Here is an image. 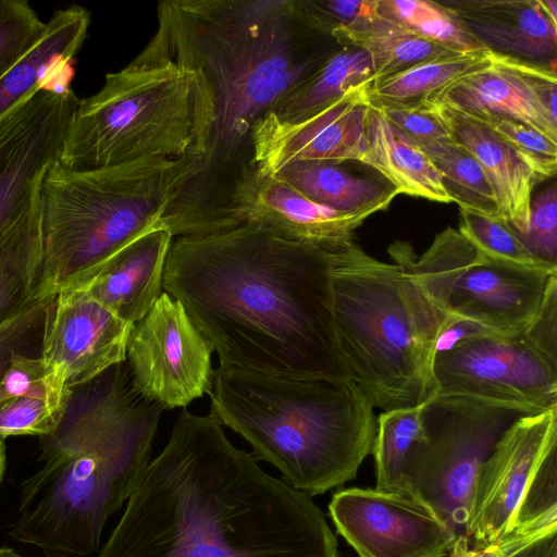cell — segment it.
Listing matches in <instances>:
<instances>
[{"label":"cell","instance_id":"obj_18","mask_svg":"<svg viewBox=\"0 0 557 557\" xmlns=\"http://www.w3.org/2000/svg\"><path fill=\"white\" fill-rule=\"evenodd\" d=\"M132 327L85 284H69L54 295L41 358L60 366L73 389L126 360Z\"/></svg>","mask_w":557,"mask_h":557},{"label":"cell","instance_id":"obj_39","mask_svg":"<svg viewBox=\"0 0 557 557\" xmlns=\"http://www.w3.org/2000/svg\"><path fill=\"white\" fill-rule=\"evenodd\" d=\"M517 235L534 256L557 267L556 184H552L532 200L529 230L525 234Z\"/></svg>","mask_w":557,"mask_h":557},{"label":"cell","instance_id":"obj_35","mask_svg":"<svg viewBox=\"0 0 557 557\" xmlns=\"http://www.w3.org/2000/svg\"><path fill=\"white\" fill-rule=\"evenodd\" d=\"M458 231L484 260L523 269L557 272V267L534 256L512 227L500 218L460 209Z\"/></svg>","mask_w":557,"mask_h":557},{"label":"cell","instance_id":"obj_44","mask_svg":"<svg viewBox=\"0 0 557 557\" xmlns=\"http://www.w3.org/2000/svg\"><path fill=\"white\" fill-rule=\"evenodd\" d=\"M505 557H557V530L505 553Z\"/></svg>","mask_w":557,"mask_h":557},{"label":"cell","instance_id":"obj_49","mask_svg":"<svg viewBox=\"0 0 557 557\" xmlns=\"http://www.w3.org/2000/svg\"><path fill=\"white\" fill-rule=\"evenodd\" d=\"M9 397L7 391L4 389L3 385L0 387V403Z\"/></svg>","mask_w":557,"mask_h":557},{"label":"cell","instance_id":"obj_22","mask_svg":"<svg viewBox=\"0 0 557 557\" xmlns=\"http://www.w3.org/2000/svg\"><path fill=\"white\" fill-rule=\"evenodd\" d=\"M429 107L450 136L466 147L485 171L495 190L500 216L512 230H529L532 191L540 183L521 156L483 123L466 116L438 101Z\"/></svg>","mask_w":557,"mask_h":557},{"label":"cell","instance_id":"obj_30","mask_svg":"<svg viewBox=\"0 0 557 557\" xmlns=\"http://www.w3.org/2000/svg\"><path fill=\"white\" fill-rule=\"evenodd\" d=\"M425 404L383 411L379 416L373 449L376 491L418 500L412 463L417 445L428 436L423 421Z\"/></svg>","mask_w":557,"mask_h":557},{"label":"cell","instance_id":"obj_46","mask_svg":"<svg viewBox=\"0 0 557 557\" xmlns=\"http://www.w3.org/2000/svg\"><path fill=\"white\" fill-rule=\"evenodd\" d=\"M7 466L5 438L0 436V487Z\"/></svg>","mask_w":557,"mask_h":557},{"label":"cell","instance_id":"obj_5","mask_svg":"<svg viewBox=\"0 0 557 557\" xmlns=\"http://www.w3.org/2000/svg\"><path fill=\"white\" fill-rule=\"evenodd\" d=\"M207 394L210 413L308 496L352 480L373 454L374 407L351 380L288 379L219 366Z\"/></svg>","mask_w":557,"mask_h":557},{"label":"cell","instance_id":"obj_21","mask_svg":"<svg viewBox=\"0 0 557 557\" xmlns=\"http://www.w3.org/2000/svg\"><path fill=\"white\" fill-rule=\"evenodd\" d=\"M90 22L89 10L76 3L52 13L35 44L0 77V123L36 91L71 86L72 62Z\"/></svg>","mask_w":557,"mask_h":557},{"label":"cell","instance_id":"obj_3","mask_svg":"<svg viewBox=\"0 0 557 557\" xmlns=\"http://www.w3.org/2000/svg\"><path fill=\"white\" fill-rule=\"evenodd\" d=\"M163 290L181 301L220 366L350 380L334 325L330 250L253 224L176 237Z\"/></svg>","mask_w":557,"mask_h":557},{"label":"cell","instance_id":"obj_19","mask_svg":"<svg viewBox=\"0 0 557 557\" xmlns=\"http://www.w3.org/2000/svg\"><path fill=\"white\" fill-rule=\"evenodd\" d=\"M362 222L313 202L280 177L255 169L232 193L223 231L253 224L285 239L332 250L354 237Z\"/></svg>","mask_w":557,"mask_h":557},{"label":"cell","instance_id":"obj_12","mask_svg":"<svg viewBox=\"0 0 557 557\" xmlns=\"http://www.w3.org/2000/svg\"><path fill=\"white\" fill-rule=\"evenodd\" d=\"M212 352L181 301L163 292L133 324L125 361L135 389L169 410L186 408L208 393Z\"/></svg>","mask_w":557,"mask_h":557},{"label":"cell","instance_id":"obj_28","mask_svg":"<svg viewBox=\"0 0 557 557\" xmlns=\"http://www.w3.org/2000/svg\"><path fill=\"white\" fill-rule=\"evenodd\" d=\"M372 81L373 67L369 54L358 47L337 46L268 114L281 121H296L317 112L352 89L372 83Z\"/></svg>","mask_w":557,"mask_h":557},{"label":"cell","instance_id":"obj_42","mask_svg":"<svg viewBox=\"0 0 557 557\" xmlns=\"http://www.w3.org/2000/svg\"><path fill=\"white\" fill-rule=\"evenodd\" d=\"M522 336L557 367V273L549 276L540 309Z\"/></svg>","mask_w":557,"mask_h":557},{"label":"cell","instance_id":"obj_14","mask_svg":"<svg viewBox=\"0 0 557 557\" xmlns=\"http://www.w3.org/2000/svg\"><path fill=\"white\" fill-rule=\"evenodd\" d=\"M329 510L360 557H446L458 535L423 503L375 488L338 491Z\"/></svg>","mask_w":557,"mask_h":557},{"label":"cell","instance_id":"obj_23","mask_svg":"<svg viewBox=\"0 0 557 557\" xmlns=\"http://www.w3.org/2000/svg\"><path fill=\"white\" fill-rule=\"evenodd\" d=\"M173 238L163 227L139 236L83 284L108 310L134 324L164 292L163 273Z\"/></svg>","mask_w":557,"mask_h":557},{"label":"cell","instance_id":"obj_15","mask_svg":"<svg viewBox=\"0 0 557 557\" xmlns=\"http://www.w3.org/2000/svg\"><path fill=\"white\" fill-rule=\"evenodd\" d=\"M557 447V409L518 417L478 476L465 535L474 546L497 544L543 458Z\"/></svg>","mask_w":557,"mask_h":557},{"label":"cell","instance_id":"obj_1","mask_svg":"<svg viewBox=\"0 0 557 557\" xmlns=\"http://www.w3.org/2000/svg\"><path fill=\"white\" fill-rule=\"evenodd\" d=\"M257 461L184 409L98 557H338L310 496Z\"/></svg>","mask_w":557,"mask_h":557},{"label":"cell","instance_id":"obj_38","mask_svg":"<svg viewBox=\"0 0 557 557\" xmlns=\"http://www.w3.org/2000/svg\"><path fill=\"white\" fill-rule=\"evenodd\" d=\"M42 22L25 0H0V77L35 44Z\"/></svg>","mask_w":557,"mask_h":557},{"label":"cell","instance_id":"obj_29","mask_svg":"<svg viewBox=\"0 0 557 557\" xmlns=\"http://www.w3.org/2000/svg\"><path fill=\"white\" fill-rule=\"evenodd\" d=\"M72 391L64 370L46 361L17 395L0 403V436L41 437L53 433L64 416Z\"/></svg>","mask_w":557,"mask_h":557},{"label":"cell","instance_id":"obj_17","mask_svg":"<svg viewBox=\"0 0 557 557\" xmlns=\"http://www.w3.org/2000/svg\"><path fill=\"white\" fill-rule=\"evenodd\" d=\"M491 64L448 87L434 101L472 119L518 121L557 143V76L553 65L491 53Z\"/></svg>","mask_w":557,"mask_h":557},{"label":"cell","instance_id":"obj_47","mask_svg":"<svg viewBox=\"0 0 557 557\" xmlns=\"http://www.w3.org/2000/svg\"><path fill=\"white\" fill-rule=\"evenodd\" d=\"M541 3L550 18L557 23V1L556 0H541Z\"/></svg>","mask_w":557,"mask_h":557},{"label":"cell","instance_id":"obj_9","mask_svg":"<svg viewBox=\"0 0 557 557\" xmlns=\"http://www.w3.org/2000/svg\"><path fill=\"white\" fill-rule=\"evenodd\" d=\"M521 412L459 397L434 396L424 407L428 433L417 445L412 482L417 499L463 534L481 469Z\"/></svg>","mask_w":557,"mask_h":557},{"label":"cell","instance_id":"obj_6","mask_svg":"<svg viewBox=\"0 0 557 557\" xmlns=\"http://www.w3.org/2000/svg\"><path fill=\"white\" fill-rule=\"evenodd\" d=\"M387 251L391 263L368 255L354 237L330 250L341 352L350 380L383 411L436 396L434 344L450 318L424 290L412 246L397 240Z\"/></svg>","mask_w":557,"mask_h":557},{"label":"cell","instance_id":"obj_25","mask_svg":"<svg viewBox=\"0 0 557 557\" xmlns=\"http://www.w3.org/2000/svg\"><path fill=\"white\" fill-rule=\"evenodd\" d=\"M367 134L368 148L361 163L376 171L399 194L451 202L437 170L421 146L372 104L368 112Z\"/></svg>","mask_w":557,"mask_h":557},{"label":"cell","instance_id":"obj_10","mask_svg":"<svg viewBox=\"0 0 557 557\" xmlns=\"http://www.w3.org/2000/svg\"><path fill=\"white\" fill-rule=\"evenodd\" d=\"M426 294L448 315L472 320L503 335H520L534 320L552 274L482 259L447 227L416 260Z\"/></svg>","mask_w":557,"mask_h":557},{"label":"cell","instance_id":"obj_40","mask_svg":"<svg viewBox=\"0 0 557 557\" xmlns=\"http://www.w3.org/2000/svg\"><path fill=\"white\" fill-rule=\"evenodd\" d=\"M301 4L311 25L326 37L376 11V0H301Z\"/></svg>","mask_w":557,"mask_h":557},{"label":"cell","instance_id":"obj_36","mask_svg":"<svg viewBox=\"0 0 557 557\" xmlns=\"http://www.w3.org/2000/svg\"><path fill=\"white\" fill-rule=\"evenodd\" d=\"M53 298L38 300L0 325V387L15 356H41Z\"/></svg>","mask_w":557,"mask_h":557},{"label":"cell","instance_id":"obj_26","mask_svg":"<svg viewBox=\"0 0 557 557\" xmlns=\"http://www.w3.org/2000/svg\"><path fill=\"white\" fill-rule=\"evenodd\" d=\"M330 37L337 46L358 47L369 54L372 82L425 62L461 55L423 39L376 11L348 27L333 30Z\"/></svg>","mask_w":557,"mask_h":557},{"label":"cell","instance_id":"obj_32","mask_svg":"<svg viewBox=\"0 0 557 557\" xmlns=\"http://www.w3.org/2000/svg\"><path fill=\"white\" fill-rule=\"evenodd\" d=\"M422 149L437 170L451 201L462 210L502 219L491 181L466 147L451 137Z\"/></svg>","mask_w":557,"mask_h":557},{"label":"cell","instance_id":"obj_13","mask_svg":"<svg viewBox=\"0 0 557 557\" xmlns=\"http://www.w3.org/2000/svg\"><path fill=\"white\" fill-rule=\"evenodd\" d=\"M78 101L72 86L40 89L0 123V238L40 202Z\"/></svg>","mask_w":557,"mask_h":557},{"label":"cell","instance_id":"obj_34","mask_svg":"<svg viewBox=\"0 0 557 557\" xmlns=\"http://www.w3.org/2000/svg\"><path fill=\"white\" fill-rule=\"evenodd\" d=\"M541 461L497 543L507 553L527 542L557 530V451Z\"/></svg>","mask_w":557,"mask_h":557},{"label":"cell","instance_id":"obj_27","mask_svg":"<svg viewBox=\"0 0 557 557\" xmlns=\"http://www.w3.org/2000/svg\"><path fill=\"white\" fill-rule=\"evenodd\" d=\"M44 258L40 202L0 238V325L38 300Z\"/></svg>","mask_w":557,"mask_h":557},{"label":"cell","instance_id":"obj_45","mask_svg":"<svg viewBox=\"0 0 557 557\" xmlns=\"http://www.w3.org/2000/svg\"><path fill=\"white\" fill-rule=\"evenodd\" d=\"M446 557H505L497 544L474 546L465 534H458Z\"/></svg>","mask_w":557,"mask_h":557},{"label":"cell","instance_id":"obj_41","mask_svg":"<svg viewBox=\"0 0 557 557\" xmlns=\"http://www.w3.org/2000/svg\"><path fill=\"white\" fill-rule=\"evenodd\" d=\"M373 106V104H372ZM421 148L451 139L449 132L429 104L421 107L374 106Z\"/></svg>","mask_w":557,"mask_h":557},{"label":"cell","instance_id":"obj_43","mask_svg":"<svg viewBox=\"0 0 557 557\" xmlns=\"http://www.w3.org/2000/svg\"><path fill=\"white\" fill-rule=\"evenodd\" d=\"M492 333L494 332L478 322L453 315L444 324L435 339V356L449 351L469 339Z\"/></svg>","mask_w":557,"mask_h":557},{"label":"cell","instance_id":"obj_11","mask_svg":"<svg viewBox=\"0 0 557 557\" xmlns=\"http://www.w3.org/2000/svg\"><path fill=\"white\" fill-rule=\"evenodd\" d=\"M436 396L533 414L557 409V367L523 336L486 334L434 359Z\"/></svg>","mask_w":557,"mask_h":557},{"label":"cell","instance_id":"obj_7","mask_svg":"<svg viewBox=\"0 0 557 557\" xmlns=\"http://www.w3.org/2000/svg\"><path fill=\"white\" fill-rule=\"evenodd\" d=\"M199 172L194 157L90 170L52 163L40 189V296L91 280L131 242L162 227L169 208Z\"/></svg>","mask_w":557,"mask_h":557},{"label":"cell","instance_id":"obj_20","mask_svg":"<svg viewBox=\"0 0 557 557\" xmlns=\"http://www.w3.org/2000/svg\"><path fill=\"white\" fill-rule=\"evenodd\" d=\"M441 3L491 52L555 66L557 23L541 0H448Z\"/></svg>","mask_w":557,"mask_h":557},{"label":"cell","instance_id":"obj_2","mask_svg":"<svg viewBox=\"0 0 557 557\" xmlns=\"http://www.w3.org/2000/svg\"><path fill=\"white\" fill-rule=\"evenodd\" d=\"M145 47L202 73L214 121L200 172L163 220L173 237L224 230L236 186L255 170L252 131L336 48L310 24L301 0H165Z\"/></svg>","mask_w":557,"mask_h":557},{"label":"cell","instance_id":"obj_24","mask_svg":"<svg viewBox=\"0 0 557 557\" xmlns=\"http://www.w3.org/2000/svg\"><path fill=\"white\" fill-rule=\"evenodd\" d=\"M346 162L297 161L272 175L313 202L363 221L385 210L399 194L384 177L354 172Z\"/></svg>","mask_w":557,"mask_h":557},{"label":"cell","instance_id":"obj_37","mask_svg":"<svg viewBox=\"0 0 557 557\" xmlns=\"http://www.w3.org/2000/svg\"><path fill=\"white\" fill-rule=\"evenodd\" d=\"M474 120L486 125L510 145L534 172L540 182L550 178L556 174V141L518 121L497 116H485Z\"/></svg>","mask_w":557,"mask_h":557},{"label":"cell","instance_id":"obj_33","mask_svg":"<svg viewBox=\"0 0 557 557\" xmlns=\"http://www.w3.org/2000/svg\"><path fill=\"white\" fill-rule=\"evenodd\" d=\"M376 13L425 40L457 54L490 51L441 2L431 0H376Z\"/></svg>","mask_w":557,"mask_h":557},{"label":"cell","instance_id":"obj_31","mask_svg":"<svg viewBox=\"0 0 557 557\" xmlns=\"http://www.w3.org/2000/svg\"><path fill=\"white\" fill-rule=\"evenodd\" d=\"M491 51L425 62L372 82L368 96L373 106L421 107L434 101L456 82L487 67Z\"/></svg>","mask_w":557,"mask_h":557},{"label":"cell","instance_id":"obj_8","mask_svg":"<svg viewBox=\"0 0 557 557\" xmlns=\"http://www.w3.org/2000/svg\"><path fill=\"white\" fill-rule=\"evenodd\" d=\"M213 121L212 91L202 73L144 48L108 73L96 94L79 99L58 162L90 170L143 159L200 161Z\"/></svg>","mask_w":557,"mask_h":557},{"label":"cell","instance_id":"obj_48","mask_svg":"<svg viewBox=\"0 0 557 557\" xmlns=\"http://www.w3.org/2000/svg\"><path fill=\"white\" fill-rule=\"evenodd\" d=\"M0 557H23L11 547L0 546Z\"/></svg>","mask_w":557,"mask_h":557},{"label":"cell","instance_id":"obj_16","mask_svg":"<svg viewBox=\"0 0 557 557\" xmlns=\"http://www.w3.org/2000/svg\"><path fill=\"white\" fill-rule=\"evenodd\" d=\"M371 83L296 121L264 115L252 131V166L274 174L297 161H362L368 148Z\"/></svg>","mask_w":557,"mask_h":557},{"label":"cell","instance_id":"obj_4","mask_svg":"<svg viewBox=\"0 0 557 557\" xmlns=\"http://www.w3.org/2000/svg\"><path fill=\"white\" fill-rule=\"evenodd\" d=\"M163 411L135 389L126 361L74 387L55 431L39 437L44 466L21 483L8 535L48 557L96 553L150 461Z\"/></svg>","mask_w":557,"mask_h":557}]
</instances>
